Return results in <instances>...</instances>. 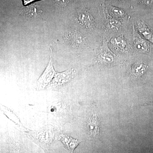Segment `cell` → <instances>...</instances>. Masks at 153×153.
<instances>
[{
	"instance_id": "3957f363",
	"label": "cell",
	"mask_w": 153,
	"mask_h": 153,
	"mask_svg": "<svg viewBox=\"0 0 153 153\" xmlns=\"http://www.w3.org/2000/svg\"><path fill=\"white\" fill-rule=\"evenodd\" d=\"M72 70H67L62 73H56L52 81V85L55 86H60L66 83L73 76Z\"/></svg>"
},
{
	"instance_id": "7a4b0ae2",
	"label": "cell",
	"mask_w": 153,
	"mask_h": 153,
	"mask_svg": "<svg viewBox=\"0 0 153 153\" xmlns=\"http://www.w3.org/2000/svg\"><path fill=\"white\" fill-rule=\"evenodd\" d=\"M66 39L69 44L74 47H82L85 44V39L83 36L75 30L69 32Z\"/></svg>"
},
{
	"instance_id": "277c9868",
	"label": "cell",
	"mask_w": 153,
	"mask_h": 153,
	"mask_svg": "<svg viewBox=\"0 0 153 153\" xmlns=\"http://www.w3.org/2000/svg\"><path fill=\"white\" fill-rule=\"evenodd\" d=\"M59 140L63 143L66 149H68L71 152L74 151V149L80 143V142L78 141V140L74 139L71 137L65 135H61L60 136Z\"/></svg>"
},
{
	"instance_id": "8fae6325",
	"label": "cell",
	"mask_w": 153,
	"mask_h": 153,
	"mask_svg": "<svg viewBox=\"0 0 153 153\" xmlns=\"http://www.w3.org/2000/svg\"><path fill=\"white\" fill-rule=\"evenodd\" d=\"M70 0H53V2L58 7L63 8L66 7L70 2Z\"/></svg>"
},
{
	"instance_id": "ba28073f",
	"label": "cell",
	"mask_w": 153,
	"mask_h": 153,
	"mask_svg": "<svg viewBox=\"0 0 153 153\" xmlns=\"http://www.w3.org/2000/svg\"><path fill=\"white\" fill-rule=\"evenodd\" d=\"M98 119L97 117H92L88 124V129L93 136H96L98 133Z\"/></svg>"
},
{
	"instance_id": "8992f818",
	"label": "cell",
	"mask_w": 153,
	"mask_h": 153,
	"mask_svg": "<svg viewBox=\"0 0 153 153\" xmlns=\"http://www.w3.org/2000/svg\"><path fill=\"white\" fill-rule=\"evenodd\" d=\"M78 21L81 25L86 28H90L93 26V18L89 13L82 11L78 16Z\"/></svg>"
},
{
	"instance_id": "6da1fadb",
	"label": "cell",
	"mask_w": 153,
	"mask_h": 153,
	"mask_svg": "<svg viewBox=\"0 0 153 153\" xmlns=\"http://www.w3.org/2000/svg\"><path fill=\"white\" fill-rule=\"evenodd\" d=\"M52 48L51 47L50 60L47 68L37 82V86L40 89H44L52 81L56 73L53 66L52 62Z\"/></svg>"
},
{
	"instance_id": "7c38bea8",
	"label": "cell",
	"mask_w": 153,
	"mask_h": 153,
	"mask_svg": "<svg viewBox=\"0 0 153 153\" xmlns=\"http://www.w3.org/2000/svg\"><path fill=\"white\" fill-rule=\"evenodd\" d=\"M149 103H150V104H152L153 105V101L151 102H150Z\"/></svg>"
},
{
	"instance_id": "30bf717a",
	"label": "cell",
	"mask_w": 153,
	"mask_h": 153,
	"mask_svg": "<svg viewBox=\"0 0 153 153\" xmlns=\"http://www.w3.org/2000/svg\"><path fill=\"white\" fill-rule=\"evenodd\" d=\"M135 45L137 49L141 50L142 51H146L147 49L146 45L144 41L140 38H137L135 37Z\"/></svg>"
},
{
	"instance_id": "5b68a950",
	"label": "cell",
	"mask_w": 153,
	"mask_h": 153,
	"mask_svg": "<svg viewBox=\"0 0 153 153\" xmlns=\"http://www.w3.org/2000/svg\"><path fill=\"white\" fill-rule=\"evenodd\" d=\"M138 30L140 33L145 37L146 39L149 40L150 42L153 44V34L151 29L149 28L146 23L143 21H141L138 23Z\"/></svg>"
},
{
	"instance_id": "52a82bcc",
	"label": "cell",
	"mask_w": 153,
	"mask_h": 153,
	"mask_svg": "<svg viewBox=\"0 0 153 153\" xmlns=\"http://www.w3.org/2000/svg\"><path fill=\"white\" fill-rule=\"evenodd\" d=\"M41 11L37 6L32 5L23 9L22 14L30 19H34L39 16Z\"/></svg>"
},
{
	"instance_id": "9c48e42d",
	"label": "cell",
	"mask_w": 153,
	"mask_h": 153,
	"mask_svg": "<svg viewBox=\"0 0 153 153\" xmlns=\"http://www.w3.org/2000/svg\"><path fill=\"white\" fill-rule=\"evenodd\" d=\"M146 69V66L143 63L136 64L132 68V74L135 76H141L145 73Z\"/></svg>"
}]
</instances>
